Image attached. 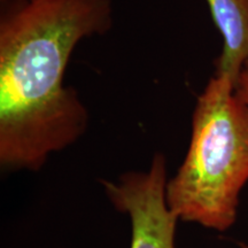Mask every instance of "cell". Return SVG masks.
I'll list each match as a JSON object with an SVG mask.
<instances>
[{
	"instance_id": "cell-6",
	"label": "cell",
	"mask_w": 248,
	"mask_h": 248,
	"mask_svg": "<svg viewBox=\"0 0 248 248\" xmlns=\"http://www.w3.org/2000/svg\"><path fill=\"white\" fill-rule=\"evenodd\" d=\"M5 1H14V2H21V1H26V0H5Z\"/></svg>"
},
{
	"instance_id": "cell-7",
	"label": "cell",
	"mask_w": 248,
	"mask_h": 248,
	"mask_svg": "<svg viewBox=\"0 0 248 248\" xmlns=\"http://www.w3.org/2000/svg\"><path fill=\"white\" fill-rule=\"evenodd\" d=\"M241 247H243V248H248L247 245H243V244H241Z\"/></svg>"
},
{
	"instance_id": "cell-2",
	"label": "cell",
	"mask_w": 248,
	"mask_h": 248,
	"mask_svg": "<svg viewBox=\"0 0 248 248\" xmlns=\"http://www.w3.org/2000/svg\"><path fill=\"white\" fill-rule=\"evenodd\" d=\"M247 182L248 105L232 80L214 75L197 99L190 146L167 183V203L179 221L224 232L237 221Z\"/></svg>"
},
{
	"instance_id": "cell-4",
	"label": "cell",
	"mask_w": 248,
	"mask_h": 248,
	"mask_svg": "<svg viewBox=\"0 0 248 248\" xmlns=\"http://www.w3.org/2000/svg\"><path fill=\"white\" fill-rule=\"evenodd\" d=\"M210 14L223 38L215 75L237 82L248 62V0H207Z\"/></svg>"
},
{
	"instance_id": "cell-1",
	"label": "cell",
	"mask_w": 248,
	"mask_h": 248,
	"mask_svg": "<svg viewBox=\"0 0 248 248\" xmlns=\"http://www.w3.org/2000/svg\"><path fill=\"white\" fill-rule=\"evenodd\" d=\"M111 0H26L0 21V164L38 170L88 129L66 68L80 40L113 22Z\"/></svg>"
},
{
	"instance_id": "cell-3",
	"label": "cell",
	"mask_w": 248,
	"mask_h": 248,
	"mask_svg": "<svg viewBox=\"0 0 248 248\" xmlns=\"http://www.w3.org/2000/svg\"><path fill=\"white\" fill-rule=\"evenodd\" d=\"M167 164L155 154L147 171L123 173L117 182H102L107 197L131 221L130 248H175L179 218L167 203Z\"/></svg>"
},
{
	"instance_id": "cell-5",
	"label": "cell",
	"mask_w": 248,
	"mask_h": 248,
	"mask_svg": "<svg viewBox=\"0 0 248 248\" xmlns=\"http://www.w3.org/2000/svg\"><path fill=\"white\" fill-rule=\"evenodd\" d=\"M235 93L245 104L248 105V62L245 63L235 82Z\"/></svg>"
}]
</instances>
